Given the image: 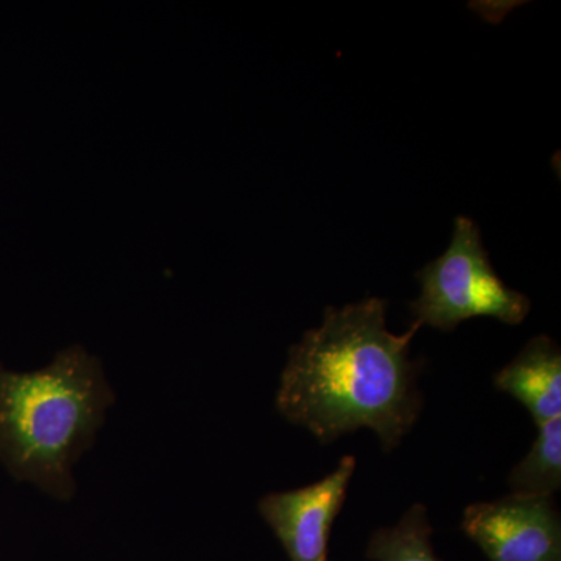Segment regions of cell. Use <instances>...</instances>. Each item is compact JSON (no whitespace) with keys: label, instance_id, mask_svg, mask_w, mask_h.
I'll return each instance as SVG.
<instances>
[{"label":"cell","instance_id":"6da1fadb","mask_svg":"<svg viewBox=\"0 0 561 561\" xmlns=\"http://www.w3.org/2000/svg\"><path fill=\"white\" fill-rule=\"evenodd\" d=\"M382 298L324 309L323 323L291 346L280 373L276 409L321 445L367 427L393 451L419 420L421 364L411 360L420 324L397 335Z\"/></svg>","mask_w":561,"mask_h":561},{"label":"cell","instance_id":"7a4b0ae2","mask_svg":"<svg viewBox=\"0 0 561 561\" xmlns=\"http://www.w3.org/2000/svg\"><path fill=\"white\" fill-rule=\"evenodd\" d=\"M113 401L101 362L80 346L61 351L41 370L0 368V461L16 481L70 500L73 465Z\"/></svg>","mask_w":561,"mask_h":561},{"label":"cell","instance_id":"3957f363","mask_svg":"<svg viewBox=\"0 0 561 561\" xmlns=\"http://www.w3.org/2000/svg\"><path fill=\"white\" fill-rule=\"evenodd\" d=\"M416 278L421 294L411 302V311L420 327L451 332L461 321L482 316L519 324L530 312L529 298L511 289L494 272L481 230L470 217L454 220L451 245L421 268Z\"/></svg>","mask_w":561,"mask_h":561},{"label":"cell","instance_id":"277c9868","mask_svg":"<svg viewBox=\"0 0 561 561\" xmlns=\"http://www.w3.org/2000/svg\"><path fill=\"white\" fill-rule=\"evenodd\" d=\"M461 530L490 561H561V518L553 496L512 493L468 505Z\"/></svg>","mask_w":561,"mask_h":561},{"label":"cell","instance_id":"5b68a950","mask_svg":"<svg viewBox=\"0 0 561 561\" xmlns=\"http://www.w3.org/2000/svg\"><path fill=\"white\" fill-rule=\"evenodd\" d=\"M356 459L345 456L331 474L302 489L267 494L260 513L290 561H328L332 524L346 500Z\"/></svg>","mask_w":561,"mask_h":561},{"label":"cell","instance_id":"8992f818","mask_svg":"<svg viewBox=\"0 0 561 561\" xmlns=\"http://www.w3.org/2000/svg\"><path fill=\"white\" fill-rule=\"evenodd\" d=\"M494 387L522 402L537 426L561 415V351L549 335H537L494 375Z\"/></svg>","mask_w":561,"mask_h":561},{"label":"cell","instance_id":"52a82bcc","mask_svg":"<svg viewBox=\"0 0 561 561\" xmlns=\"http://www.w3.org/2000/svg\"><path fill=\"white\" fill-rule=\"evenodd\" d=\"M516 494L553 496L561 489V419L538 426L529 454L508 476Z\"/></svg>","mask_w":561,"mask_h":561},{"label":"cell","instance_id":"ba28073f","mask_svg":"<svg viewBox=\"0 0 561 561\" xmlns=\"http://www.w3.org/2000/svg\"><path fill=\"white\" fill-rule=\"evenodd\" d=\"M432 526L427 508L415 504L393 527H382L371 535L367 559L371 561H443L431 541Z\"/></svg>","mask_w":561,"mask_h":561}]
</instances>
